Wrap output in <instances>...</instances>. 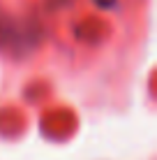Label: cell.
Listing matches in <instances>:
<instances>
[{
	"mask_svg": "<svg viewBox=\"0 0 157 160\" xmlns=\"http://www.w3.org/2000/svg\"><path fill=\"white\" fill-rule=\"evenodd\" d=\"M97 5H99V7H111L113 2H116V0H95Z\"/></svg>",
	"mask_w": 157,
	"mask_h": 160,
	"instance_id": "cell-1",
	"label": "cell"
}]
</instances>
